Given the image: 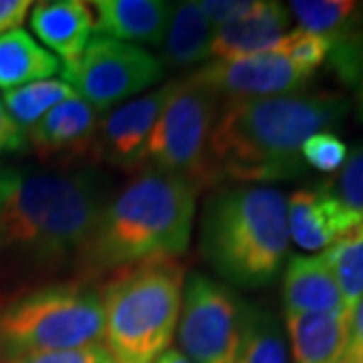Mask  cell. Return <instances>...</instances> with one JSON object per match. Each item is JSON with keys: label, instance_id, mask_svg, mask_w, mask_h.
<instances>
[{"label": "cell", "instance_id": "obj_25", "mask_svg": "<svg viewBox=\"0 0 363 363\" xmlns=\"http://www.w3.org/2000/svg\"><path fill=\"white\" fill-rule=\"evenodd\" d=\"M269 52L283 55L293 65H297L298 69L313 75V71L319 65H323L325 59L329 57L331 43L325 37L295 28V30L286 33L285 37L279 40Z\"/></svg>", "mask_w": 363, "mask_h": 363}, {"label": "cell", "instance_id": "obj_8", "mask_svg": "<svg viewBox=\"0 0 363 363\" xmlns=\"http://www.w3.org/2000/svg\"><path fill=\"white\" fill-rule=\"evenodd\" d=\"M61 77L101 113L160 83L164 63L140 45L95 35L77 61L61 69Z\"/></svg>", "mask_w": 363, "mask_h": 363}, {"label": "cell", "instance_id": "obj_6", "mask_svg": "<svg viewBox=\"0 0 363 363\" xmlns=\"http://www.w3.org/2000/svg\"><path fill=\"white\" fill-rule=\"evenodd\" d=\"M104 305L85 281L52 283L0 303V362L101 345Z\"/></svg>", "mask_w": 363, "mask_h": 363}, {"label": "cell", "instance_id": "obj_11", "mask_svg": "<svg viewBox=\"0 0 363 363\" xmlns=\"http://www.w3.org/2000/svg\"><path fill=\"white\" fill-rule=\"evenodd\" d=\"M174 85L176 81H169L133 101L107 111L104 119H99L91 154L113 168H142L147 140Z\"/></svg>", "mask_w": 363, "mask_h": 363}, {"label": "cell", "instance_id": "obj_13", "mask_svg": "<svg viewBox=\"0 0 363 363\" xmlns=\"http://www.w3.org/2000/svg\"><path fill=\"white\" fill-rule=\"evenodd\" d=\"M97 125L99 111L75 95L40 117L39 123L28 131V142L43 160L87 156L93 150Z\"/></svg>", "mask_w": 363, "mask_h": 363}, {"label": "cell", "instance_id": "obj_28", "mask_svg": "<svg viewBox=\"0 0 363 363\" xmlns=\"http://www.w3.org/2000/svg\"><path fill=\"white\" fill-rule=\"evenodd\" d=\"M0 363H113L104 345H91L79 350L45 351V353H28L18 357H9Z\"/></svg>", "mask_w": 363, "mask_h": 363}, {"label": "cell", "instance_id": "obj_22", "mask_svg": "<svg viewBox=\"0 0 363 363\" xmlns=\"http://www.w3.org/2000/svg\"><path fill=\"white\" fill-rule=\"evenodd\" d=\"M236 363H289L285 333L277 317L260 305H242Z\"/></svg>", "mask_w": 363, "mask_h": 363}, {"label": "cell", "instance_id": "obj_14", "mask_svg": "<svg viewBox=\"0 0 363 363\" xmlns=\"http://www.w3.org/2000/svg\"><path fill=\"white\" fill-rule=\"evenodd\" d=\"M89 6L97 35L131 45L162 47L174 14L164 0H95Z\"/></svg>", "mask_w": 363, "mask_h": 363}, {"label": "cell", "instance_id": "obj_32", "mask_svg": "<svg viewBox=\"0 0 363 363\" xmlns=\"http://www.w3.org/2000/svg\"><path fill=\"white\" fill-rule=\"evenodd\" d=\"M350 75V81L357 83V109H359V117L363 119V45L353 57Z\"/></svg>", "mask_w": 363, "mask_h": 363}, {"label": "cell", "instance_id": "obj_34", "mask_svg": "<svg viewBox=\"0 0 363 363\" xmlns=\"http://www.w3.org/2000/svg\"><path fill=\"white\" fill-rule=\"evenodd\" d=\"M154 363H192V362H190L182 351L168 350V351H164V353H162Z\"/></svg>", "mask_w": 363, "mask_h": 363}, {"label": "cell", "instance_id": "obj_20", "mask_svg": "<svg viewBox=\"0 0 363 363\" xmlns=\"http://www.w3.org/2000/svg\"><path fill=\"white\" fill-rule=\"evenodd\" d=\"M214 26L198 2L174 4L166 39L162 43L164 61L172 67H190L210 57Z\"/></svg>", "mask_w": 363, "mask_h": 363}, {"label": "cell", "instance_id": "obj_24", "mask_svg": "<svg viewBox=\"0 0 363 363\" xmlns=\"http://www.w3.org/2000/svg\"><path fill=\"white\" fill-rule=\"evenodd\" d=\"M323 257L335 277L345 309L353 315L363 298V222L323 250Z\"/></svg>", "mask_w": 363, "mask_h": 363}, {"label": "cell", "instance_id": "obj_30", "mask_svg": "<svg viewBox=\"0 0 363 363\" xmlns=\"http://www.w3.org/2000/svg\"><path fill=\"white\" fill-rule=\"evenodd\" d=\"M26 135L9 116L4 104L0 101V152H21L25 150Z\"/></svg>", "mask_w": 363, "mask_h": 363}, {"label": "cell", "instance_id": "obj_27", "mask_svg": "<svg viewBox=\"0 0 363 363\" xmlns=\"http://www.w3.org/2000/svg\"><path fill=\"white\" fill-rule=\"evenodd\" d=\"M347 145L333 131H321L311 135L301 147V157L307 166L319 172H339L347 160Z\"/></svg>", "mask_w": 363, "mask_h": 363}, {"label": "cell", "instance_id": "obj_16", "mask_svg": "<svg viewBox=\"0 0 363 363\" xmlns=\"http://www.w3.org/2000/svg\"><path fill=\"white\" fill-rule=\"evenodd\" d=\"M285 315L347 311L323 252L295 255L283 277Z\"/></svg>", "mask_w": 363, "mask_h": 363}, {"label": "cell", "instance_id": "obj_26", "mask_svg": "<svg viewBox=\"0 0 363 363\" xmlns=\"http://www.w3.org/2000/svg\"><path fill=\"white\" fill-rule=\"evenodd\" d=\"M325 186L343 206L350 208L363 220V143L351 150L335 180Z\"/></svg>", "mask_w": 363, "mask_h": 363}, {"label": "cell", "instance_id": "obj_5", "mask_svg": "<svg viewBox=\"0 0 363 363\" xmlns=\"http://www.w3.org/2000/svg\"><path fill=\"white\" fill-rule=\"evenodd\" d=\"M184 267L152 260L113 272L99 291L105 351L113 363H154L169 350L178 329Z\"/></svg>", "mask_w": 363, "mask_h": 363}, {"label": "cell", "instance_id": "obj_12", "mask_svg": "<svg viewBox=\"0 0 363 363\" xmlns=\"http://www.w3.org/2000/svg\"><path fill=\"white\" fill-rule=\"evenodd\" d=\"M289 236L303 250H327L362 218L343 206L327 186L303 188L286 200Z\"/></svg>", "mask_w": 363, "mask_h": 363}, {"label": "cell", "instance_id": "obj_17", "mask_svg": "<svg viewBox=\"0 0 363 363\" xmlns=\"http://www.w3.org/2000/svg\"><path fill=\"white\" fill-rule=\"evenodd\" d=\"M291 23L289 9L281 2H260L252 14L234 23L214 28L210 45V57L218 59H240L260 52H269L286 35Z\"/></svg>", "mask_w": 363, "mask_h": 363}, {"label": "cell", "instance_id": "obj_21", "mask_svg": "<svg viewBox=\"0 0 363 363\" xmlns=\"http://www.w3.org/2000/svg\"><path fill=\"white\" fill-rule=\"evenodd\" d=\"M298 28L319 35L335 45L359 39L357 25H362L363 6L353 0H295L289 4Z\"/></svg>", "mask_w": 363, "mask_h": 363}, {"label": "cell", "instance_id": "obj_4", "mask_svg": "<svg viewBox=\"0 0 363 363\" xmlns=\"http://www.w3.org/2000/svg\"><path fill=\"white\" fill-rule=\"evenodd\" d=\"M286 198L257 184L216 186L200 218V250L230 285H271L289 252Z\"/></svg>", "mask_w": 363, "mask_h": 363}, {"label": "cell", "instance_id": "obj_31", "mask_svg": "<svg viewBox=\"0 0 363 363\" xmlns=\"http://www.w3.org/2000/svg\"><path fill=\"white\" fill-rule=\"evenodd\" d=\"M33 2L28 0H0V37L9 30L21 28Z\"/></svg>", "mask_w": 363, "mask_h": 363}, {"label": "cell", "instance_id": "obj_23", "mask_svg": "<svg viewBox=\"0 0 363 363\" xmlns=\"http://www.w3.org/2000/svg\"><path fill=\"white\" fill-rule=\"evenodd\" d=\"M69 97H75V91L65 81L45 79L37 83H28L25 87L4 91L2 104L21 130L30 131L39 123L40 117Z\"/></svg>", "mask_w": 363, "mask_h": 363}, {"label": "cell", "instance_id": "obj_9", "mask_svg": "<svg viewBox=\"0 0 363 363\" xmlns=\"http://www.w3.org/2000/svg\"><path fill=\"white\" fill-rule=\"evenodd\" d=\"M245 301L202 272L184 281L178 339L192 363H236Z\"/></svg>", "mask_w": 363, "mask_h": 363}, {"label": "cell", "instance_id": "obj_10", "mask_svg": "<svg viewBox=\"0 0 363 363\" xmlns=\"http://www.w3.org/2000/svg\"><path fill=\"white\" fill-rule=\"evenodd\" d=\"M188 79L214 93L220 101H234L297 93L307 85L311 73L293 65L283 55L260 52L240 59H216Z\"/></svg>", "mask_w": 363, "mask_h": 363}, {"label": "cell", "instance_id": "obj_15", "mask_svg": "<svg viewBox=\"0 0 363 363\" xmlns=\"http://www.w3.org/2000/svg\"><path fill=\"white\" fill-rule=\"evenodd\" d=\"M30 28L57 55V59L71 65L87 49L95 21L87 2L51 0L33 4Z\"/></svg>", "mask_w": 363, "mask_h": 363}, {"label": "cell", "instance_id": "obj_29", "mask_svg": "<svg viewBox=\"0 0 363 363\" xmlns=\"http://www.w3.org/2000/svg\"><path fill=\"white\" fill-rule=\"evenodd\" d=\"M198 4L202 13L206 14L210 25L220 28L255 13L260 6V0H200Z\"/></svg>", "mask_w": 363, "mask_h": 363}, {"label": "cell", "instance_id": "obj_7", "mask_svg": "<svg viewBox=\"0 0 363 363\" xmlns=\"http://www.w3.org/2000/svg\"><path fill=\"white\" fill-rule=\"evenodd\" d=\"M220 99L190 79L176 81L157 117L142 166L164 169L188 180L196 190L220 186L210 162V138Z\"/></svg>", "mask_w": 363, "mask_h": 363}, {"label": "cell", "instance_id": "obj_3", "mask_svg": "<svg viewBox=\"0 0 363 363\" xmlns=\"http://www.w3.org/2000/svg\"><path fill=\"white\" fill-rule=\"evenodd\" d=\"M105 202L91 169H2L0 250L52 269L75 264Z\"/></svg>", "mask_w": 363, "mask_h": 363}, {"label": "cell", "instance_id": "obj_33", "mask_svg": "<svg viewBox=\"0 0 363 363\" xmlns=\"http://www.w3.org/2000/svg\"><path fill=\"white\" fill-rule=\"evenodd\" d=\"M359 345H363V298L357 303L355 311L351 315L350 347H359Z\"/></svg>", "mask_w": 363, "mask_h": 363}, {"label": "cell", "instance_id": "obj_35", "mask_svg": "<svg viewBox=\"0 0 363 363\" xmlns=\"http://www.w3.org/2000/svg\"><path fill=\"white\" fill-rule=\"evenodd\" d=\"M339 363H345V362H339Z\"/></svg>", "mask_w": 363, "mask_h": 363}, {"label": "cell", "instance_id": "obj_18", "mask_svg": "<svg viewBox=\"0 0 363 363\" xmlns=\"http://www.w3.org/2000/svg\"><path fill=\"white\" fill-rule=\"evenodd\" d=\"M285 319L293 362H343L350 347V313H305V315H285Z\"/></svg>", "mask_w": 363, "mask_h": 363}, {"label": "cell", "instance_id": "obj_19", "mask_svg": "<svg viewBox=\"0 0 363 363\" xmlns=\"http://www.w3.org/2000/svg\"><path fill=\"white\" fill-rule=\"evenodd\" d=\"M61 63L43 49L25 28H14L0 37V89L11 91L51 79L61 73Z\"/></svg>", "mask_w": 363, "mask_h": 363}, {"label": "cell", "instance_id": "obj_1", "mask_svg": "<svg viewBox=\"0 0 363 363\" xmlns=\"http://www.w3.org/2000/svg\"><path fill=\"white\" fill-rule=\"evenodd\" d=\"M220 104L210 138L216 178L257 186L301 176L303 143L339 125L350 109L341 95L305 89Z\"/></svg>", "mask_w": 363, "mask_h": 363}, {"label": "cell", "instance_id": "obj_2", "mask_svg": "<svg viewBox=\"0 0 363 363\" xmlns=\"http://www.w3.org/2000/svg\"><path fill=\"white\" fill-rule=\"evenodd\" d=\"M196 194L180 176L142 166L101 208L75 260L81 279L182 257L192 238Z\"/></svg>", "mask_w": 363, "mask_h": 363}]
</instances>
